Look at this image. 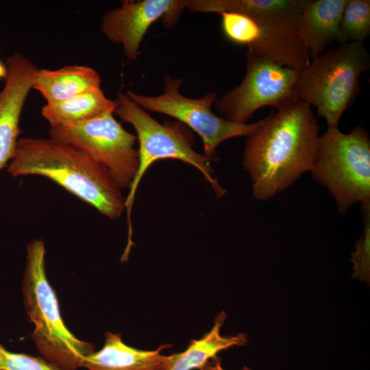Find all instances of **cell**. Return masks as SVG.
<instances>
[{
    "label": "cell",
    "instance_id": "cell-17",
    "mask_svg": "<svg viewBox=\"0 0 370 370\" xmlns=\"http://www.w3.org/2000/svg\"><path fill=\"white\" fill-rule=\"evenodd\" d=\"M227 314L219 312L212 329L199 340H192L187 349L180 353L167 356L161 370H192L199 369L217 354L233 346H244L247 336L243 333L223 336L220 330Z\"/></svg>",
    "mask_w": 370,
    "mask_h": 370
},
{
    "label": "cell",
    "instance_id": "cell-16",
    "mask_svg": "<svg viewBox=\"0 0 370 370\" xmlns=\"http://www.w3.org/2000/svg\"><path fill=\"white\" fill-rule=\"evenodd\" d=\"M304 0H184L192 12H236L249 17H269L299 25Z\"/></svg>",
    "mask_w": 370,
    "mask_h": 370
},
{
    "label": "cell",
    "instance_id": "cell-13",
    "mask_svg": "<svg viewBox=\"0 0 370 370\" xmlns=\"http://www.w3.org/2000/svg\"><path fill=\"white\" fill-rule=\"evenodd\" d=\"M348 0H304L298 25L300 40L312 59L338 43Z\"/></svg>",
    "mask_w": 370,
    "mask_h": 370
},
{
    "label": "cell",
    "instance_id": "cell-15",
    "mask_svg": "<svg viewBox=\"0 0 370 370\" xmlns=\"http://www.w3.org/2000/svg\"><path fill=\"white\" fill-rule=\"evenodd\" d=\"M100 85L101 77L92 68L67 65L56 70L38 69L32 89L38 91L50 104L100 88Z\"/></svg>",
    "mask_w": 370,
    "mask_h": 370
},
{
    "label": "cell",
    "instance_id": "cell-7",
    "mask_svg": "<svg viewBox=\"0 0 370 370\" xmlns=\"http://www.w3.org/2000/svg\"><path fill=\"white\" fill-rule=\"evenodd\" d=\"M182 82V78L166 75L160 95H143L131 90L126 93L145 111L172 116L195 132L203 141L204 156L209 160H217V148L221 143L234 137L248 136L263 123L264 119L246 124L229 121L212 110L218 98L216 92H209L198 99L188 98L180 92Z\"/></svg>",
    "mask_w": 370,
    "mask_h": 370
},
{
    "label": "cell",
    "instance_id": "cell-4",
    "mask_svg": "<svg viewBox=\"0 0 370 370\" xmlns=\"http://www.w3.org/2000/svg\"><path fill=\"white\" fill-rule=\"evenodd\" d=\"M114 101V113L134 127L139 145L138 169L125 197L128 227L125 249L130 250L134 245L131 212L135 195L145 173L156 161L166 158L177 159L195 166L211 185L218 198L223 197L226 190L213 177L210 160L194 150V137L185 125L178 121L159 123L136 104L127 93L119 92Z\"/></svg>",
    "mask_w": 370,
    "mask_h": 370
},
{
    "label": "cell",
    "instance_id": "cell-2",
    "mask_svg": "<svg viewBox=\"0 0 370 370\" xmlns=\"http://www.w3.org/2000/svg\"><path fill=\"white\" fill-rule=\"evenodd\" d=\"M13 177H45L110 219L125 209V197L109 171L81 149L53 138H19L8 165Z\"/></svg>",
    "mask_w": 370,
    "mask_h": 370
},
{
    "label": "cell",
    "instance_id": "cell-11",
    "mask_svg": "<svg viewBox=\"0 0 370 370\" xmlns=\"http://www.w3.org/2000/svg\"><path fill=\"white\" fill-rule=\"evenodd\" d=\"M184 9V0H123L121 7L103 14L101 30L110 42L121 45L126 58L133 61L149 27L161 18L166 29L172 28Z\"/></svg>",
    "mask_w": 370,
    "mask_h": 370
},
{
    "label": "cell",
    "instance_id": "cell-1",
    "mask_svg": "<svg viewBox=\"0 0 370 370\" xmlns=\"http://www.w3.org/2000/svg\"><path fill=\"white\" fill-rule=\"evenodd\" d=\"M319 131L311 107L301 101L264 118L262 125L247 136L243 156L255 199H271L310 171Z\"/></svg>",
    "mask_w": 370,
    "mask_h": 370
},
{
    "label": "cell",
    "instance_id": "cell-14",
    "mask_svg": "<svg viewBox=\"0 0 370 370\" xmlns=\"http://www.w3.org/2000/svg\"><path fill=\"white\" fill-rule=\"evenodd\" d=\"M172 345L164 344L155 350H142L126 345L119 333H105L103 347L84 358L82 367L88 370H161L167 356L162 350Z\"/></svg>",
    "mask_w": 370,
    "mask_h": 370
},
{
    "label": "cell",
    "instance_id": "cell-18",
    "mask_svg": "<svg viewBox=\"0 0 370 370\" xmlns=\"http://www.w3.org/2000/svg\"><path fill=\"white\" fill-rule=\"evenodd\" d=\"M114 101L108 98L100 88L58 103H47L41 114L50 126H56L86 121L106 111L114 112Z\"/></svg>",
    "mask_w": 370,
    "mask_h": 370
},
{
    "label": "cell",
    "instance_id": "cell-5",
    "mask_svg": "<svg viewBox=\"0 0 370 370\" xmlns=\"http://www.w3.org/2000/svg\"><path fill=\"white\" fill-rule=\"evenodd\" d=\"M370 68V55L363 42L332 47L301 69L296 83L297 101L317 109L328 127L339 121L360 91V77Z\"/></svg>",
    "mask_w": 370,
    "mask_h": 370
},
{
    "label": "cell",
    "instance_id": "cell-19",
    "mask_svg": "<svg viewBox=\"0 0 370 370\" xmlns=\"http://www.w3.org/2000/svg\"><path fill=\"white\" fill-rule=\"evenodd\" d=\"M370 34V1L348 0L341 25L338 43L363 42Z\"/></svg>",
    "mask_w": 370,
    "mask_h": 370
},
{
    "label": "cell",
    "instance_id": "cell-3",
    "mask_svg": "<svg viewBox=\"0 0 370 370\" xmlns=\"http://www.w3.org/2000/svg\"><path fill=\"white\" fill-rule=\"evenodd\" d=\"M45 253L42 239L27 245L22 293L25 312L34 326L30 336L44 358L62 370H77L95 346L78 338L65 325L47 276Z\"/></svg>",
    "mask_w": 370,
    "mask_h": 370
},
{
    "label": "cell",
    "instance_id": "cell-12",
    "mask_svg": "<svg viewBox=\"0 0 370 370\" xmlns=\"http://www.w3.org/2000/svg\"><path fill=\"white\" fill-rule=\"evenodd\" d=\"M5 63L7 76L0 91V170L8 166L14 153L22 110L38 69L20 53L8 57Z\"/></svg>",
    "mask_w": 370,
    "mask_h": 370
},
{
    "label": "cell",
    "instance_id": "cell-9",
    "mask_svg": "<svg viewBox=\"0 0 370 370\" xmlns=\"http://www.w3.org/2000/svg\"><path fill=\"white\" fill-rule=\"evenodd\" d=\"M49 138L81 149L110 173L117 185L130 188L139 164L136 136L125 130L114 111L80 123L50 126Z\"/></svg>",
    "mask_w": 370,
    "mask_h": 370
},
{
    "label": "cell",
    "instance_id": "cell-21",
    "mask_svg": "<svg viewBox=\"0 0 370 370\" xmlns=\"http://www.w3.org/2000/svg\"><path fill=\"white\" fill-rule=\"evenodd\" d=\"M361 206L364 229L356 243V249L352 254L355 273L367 275L369 272V241H370V201L362 203Z\"/></svg>",
    "mask_w": 370,
    "mask_h": 370
},
{
    "label": "cell",
    "instance_id": "cell-20",
    "mask_svg": "<svg viewBox=\"0 0 370 370\" xmlns=\"http://www.w3.org/2000/svg\"><path fill=\"white\" fill-rule=\"evenodd\" d=\"M0 370H62L43 357L12 352L0 343Z\"/></svg>",
    "mask_w": 370,
    "mask_h": 370
},
{
    "label": "cell",
    "instance_id": "cell-23",
    "mask_svg": "<svg viewBox=\"0 0 370 370\" xmlns=\"http://www.w3.org/2000/svg\"><path fill=\"white\" fill-rule=\"evenodd\" d=\"M6 76H7L6 66L0 60V79L1 78H6Z\"/></svg>",
    "mask_w": 370,
    "mask_h": 370
},
{
    "label": "cell",
    "instance_id": "cell-8",
    "mask_svg": "<svg viewBox=\"0 0 370 370\" xmlns=\"http://www.w3.org/2000/svg\"><path fill=\"white\" fill-rule=\"evenodd\" d=\"M245 56L246 71L241 82L217 98L214 104L222 118L246 124L262 107L279 110L298 102L296 83L301 69L282 66L249 51Z\"/></svg>",
    "mask_w": 370,
    "mask_h": 370
},
{
    "label": "cell",
    "instance_id": "cell-10",
    "mask_svg": "<svg viewBox=\"0 0 370 370\" xmlns=\"http://www.w3.org/2000/svg\"><path fill=\"white\" fill-rule=\"evenodd\" d=\"M219 14L224 36L232 42L247 46V51L295 69H302L310 63V53L300 40L298 25L236 12Z\"/></svg>",
    "mask_w": 370,
    "mask_h": 370
},
{
    "label": "cell",
    "instance_id": "cell-22",
    "mask_svg": "<svg viewBox=\"0 0 370 370\" xmlns=\"http://www.w3.org/2000/svg\"><path fill=\"white\" fill-rule=\"evenodd\" d=\"M199 369V370H225L221 366V359L217 356H215L214 358L210 359ZM241 370H251V369L247 367H244Z\"/></svg>",
    "mask_w": 370,
    "mask_h": 370
},
{
    "label": "cell",
    "instance_id": "cell-6",
    "mask_svg": "<svg viewBox=\"0 0 370 370\" xmlns=\"http://www.w3.org/2000/svg\"><path fill=\"white\" fill-rule=\"evenodd\" d=\"M314 181L325 186L345 214L354 204L370 201V137L362 126L349 133L328 127L319 136L310 170Z\"/></svg>",
    "mask_w": 370,
    "mask_h": 370
}]
</instances>
